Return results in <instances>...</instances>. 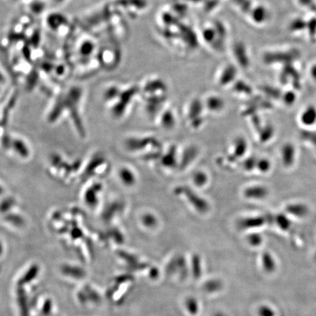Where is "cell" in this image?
<instances>
[{
    "mask_svg": "<svg viewBox=\"0 0 316 316\" xmlns=\"http://www.w3.org/2000/svg\"><path fill=\"white\" fill-rule=\"evenodd\" d=\"M256 164H257V161L255 158L250 157L244 161V166L245 169L249 170V169H252L256 167Z\"/></svg>",
    "mask_w": 316,
    "mask_h": 316,
    "instance_id": "ffe728a7",
    "label": "cell"
},
{
    "mask_svg": "<svg viewBox=\"0 0 316 316\" xmlns=\"http://www.w3.org/2000/svg\"><path fill=\"white\" fill-rule=\"evenodd\" d=\"M184 306L187 311L191 315H197L199 311V302L194 297H188L184 302Z\"/></svg>",
    "mask_w": 316,
    "mask_h": 316,
    "instance_id": "8992f818",
    "label": "cell"
},
{
    "mask_svg": "<svg viewBox=\"0 0 316 316\" xmlns=\"http://www.w3.org/2000/svg\"><path fill=\"white\" fill-rule=\"evenodd\" d=\"M194 181L197 185L202 186L207 182V176L202 172H198L195 174Z\"/></svg>",
    "mask_w": 316,
    "mask_h": 316,
    "instance_id": "9a60e30c",
    "label": "cell"
},
{
    "mask_svg": "<svg viewBox=\"0 0 316 316\" xmlns=\"http://www.w3.org/2000/svg\"><path fill=\"white\" fill-rule=\"evenodd\" d=\"M264 224V217H252V218L244 219L241 222L240 225L242 228L259 227Z\"/></svg>",
    "mask_w": 316,
    "mask_h": 316,
    "instance_id": "52a82bcc",
    "label": "cell"
},
{
    "mask_svg": "<svg viewBox=\"0 0 316 316\" xmlns=\"http://www.w3.org/2000/svg\"><path fill=\"white\" fill-rule=\"evenodd\" d=\"M176 192L177 194H182L185 197L187 198L189 203L196 208L199 212L204 213L207 212L209 209V206L207 201H204L202 198L198 196L196 193L193 192L191 189L186 187H180L176 189Z\"/></svg>",
    "mask_w": 316,
    "mask_h": 316,
    "instance_id": "7a4b0ae2",
    "label": "cell"
},
{
    "mask_svg": "<svg viewBox=\"0 0 316 316\" xmlns=\"http://www.w3.org/2000/svg\"><path fill=\"white\" fill-rule=\"evenodd\" d=\"M201 111V109L200 104L193 105L192 107H191V110H189V116H191V118H193V119H194L195 116L200 114Z\"/></svg>",
    "mask_w": 316,
    "mask_h": 316,
    "instance_id": "d6986e66",
    "label": "cell"
},
{
    "mask_svg": "<svg viewBox=\"0 0 316 316\" xmlns=\"http://www.w3.org/2000/svg\"><path fill=\"white\" fill-rule=\"evenodd\" d=\"M274 134V129L272 126H266L261 133L260 139L262 142H266L272 139Z\"/></svg>",
    "mask_w": 316,
    "mask_h": 316,
    "instance_id": "8fae6325",
    "label": "cell"
},
{
    "mask_svg": "<svg viewBox=\"0 0 316 316\" xmlns=\"http://www.w3.org/2000/svg\"><path fill=\"white\" fill-rule=\"evenodd\" d=\"M285 210L289 215H292L297 218H304L310 213V207L305 203L298 201L288 204Z\"/></svg>",
    "mask_w": 316,
    "mask_h": 316,
    "instance_id": "277c9868",
    "label": "cell"
},
{
    "mask_svg": "<svg viewBox=\"0 0 316 316\" xmlns=\"http://www.w3.org/2000/svg\"><path fill=\"white\" fill-rule=\"evenodd\" d=\"M162 123L165 128H171L174 124V119L171 112H166L162 118Z\"/></svg>",
    "mask_w": 316,
    "mask_h": 316,
    "instance_id": "5bb4252c",
    "label": "cell"
},
{
    "mask_svg": "<svg viewBox=\"0 0 316 316\" xmlns=\"http://www.w3.org/2000/svg\"><path fill=\"white\" fill-rule=\"evenodd\" d=\"M305 23L303 20L301 18H297L294 20L291 24L290 29L293 31H299L302 30V29L305 28Z\"/></svg>",
    "mask_w": 316,
    "mask_h": 316,
    "instance_id": "7c38bea8",
    "label": "cell"
},
{
    "mask_svg": "<svg viewBox=\"0 0 316 316\" xmlns=\"http://www.w3.org/2000/svg\"><path fill=\"white\" fill-rule=\"evenodd\" d=\"M244 194L247 199H251L252 200H262L267 197L269 191L264 186L254 185L246 189Z\"/></svg>",
    "mask_w": 316,
    "mask_h": 316,
    "instance_id": "5b68a950",
    "label": "cell"
},
{
    "mask_svg": "<svg viewBox=\"0 0 316 316\" xmlns=\"http://www.w3.org/2000/svg\"><path fill=\"white\" fill-rule=\"evenodd\" d=\"M299 3L304 7L309 8L316 13V5L314 4V0H299Z\"/></svg>",
    "mask_w": 316,
    "mask_h": 316,
    "instance_id": "44dd1931",
    "label": "cell"
},
{
    "mask_svg": "<svg viewBox=\"0 0 316 316\" xmlns=\"http://www.w3.org/2000/svg\"><path fill=\"white\" fill-rule=\"evenodd\" d=\"M235 154L237 156H242L247 150V143L244 139H237L235 144Z\"/></svg>",
    "mask_w": 316,
    "mask_h": 316,
    "instance_id": "9c48e42d",
    "label": "cell"
},
{
    "mask_svg": "<svg viewBox=\"0 0 316 316\" xmlns=\"http://www.w3.org/2000/svg\"><path fill=\"white\" fill-rule=\"evenodd\" d=\"M248 242L251 245H259L262 243V237L258 234H252L248 237Z\"/></svg>",
    "mask_w": 316,
    "mask_h": 316,
    "instance_id": "ac0fdd59",
    "label": "cell"
},
{
    "mask_svg": "<svg viewBox=\"0 0 316 316\" xmlns=\"http://www.w3.org/2000/svg\"><path fill=\"white\" fill-rule=\"evenodd\" d=\"M174 154H171V153H169L165 157L164 161H163V164L166 166H172L174 163Z\"/></svg>",
    "mask_w": 316,
    "mask_h": 316,
    "instance_id": "7402d4cb",
    "label": "cell"
},
{
    "mask_svg": "<svg viewBox=\"0 0 316 316\" xmlns=\"http://www.w3.org/2000/svg\"><path fill=\"white\" fill-rule=\"evenodd\" d=\"M304 140H306L308 144H311L312 147L316 151V134L310 130H304L302 134Z\"/></svg>",
    "mask_w": 316,
    "mask_h": 316,
    "instance_id": "ba28073f",
    "label": "cell"
},
{
    "mask_svg": "<svg viewBox=\"0 0 316 316\" xmlns=\"http://www.w3.org/2000/svg\"><path fill=\"white\" fill-rule=\"evenodd\" d=\"M280 161L282 166L286 169H291L294 167L297 163V146L292 142H286L282 144L280 151Z\"/></svg>",
    "mask_w": 316,
    "mask_h": 316,
    "instance_id": "6da1fadb",
    "label": "cell"
},
{
    "mask_svg": "<svg viewBox=\"0 0 316 316\" xmlns=\"http://www.w3.org/2000/svg\"><path fill=\"white\" fill-rule=\"evenodd\" d=\"M299 122L305 130H310L316 125V106H307L299 115Z\"/></svg>",
    "mask_w": 316,
    "mask_h": 316,
    "instance_id": "3957f363",
    "label": "cell"
},
{
    "mask_svg": "<svg viewBox=\"0 0 316 316\" xmlns=\"http://www.w3.org/2000/svg\"><path fill=\"white\" fill-rule=\"evenodd\" d=\"M283 101L288 106L294 104L296 101V94L293 91H289V92L286 93Z\"/></svg>",
    "mask_w": 316,
    "mask_h": 316,
    "instance_id": "2e32d148",
    "label": "cell"
},
{
    "mask_svg": "<svg viewBox=\"0 0 316 316\" xmlns=\"http://www.w3.org/2000/svg\"><path fill=\"white\" fill-rule=\"evenodd\" d=\"M256 167L258 168V169H259L261 172L267 173L270 171L271 167H272V164H271V162L269 161V160L264 158V159H261L259 160V161H257Z\"/></svg>",
    "mask_w": 316,
    "mask_h": 316,
    "instance_id": "30bf717a",
    "label": "cell"
},
{
    "mask_svg": "<svg viewBox=\"0 0 316 316\" xmlns=\"http://www.w3.org/2000/svg\"><path fill=\"white\" fill-rule=\"evenodd\" d=\"M208 106L212 110H219L222 108V102L218 99H211L208 103Z\"/></svg>",
    "mask_w": 316,
    "mask_h": 316,
    "instance_id": "e0dca14e",
    "label": "cell"
},
{
    "mask_svg": "<svg viewBox=\"0 0 316 316\" xmlns=\"http://www.w3.org/2000/svg\"><path fill=\"white\" fill-rule=\"evenodd\" d=\"M143 224L148 228H153L157 225V219L150 214H146L142 219Z\"/></svg>",
    "mask_w": 316,
    "mask_h": 316,
    "instance_id": "4fadbf2b",
    "label": "cell"
},
{
    "mask_svg": "<svg viewBox=\"0 0 316 316\" xmlns=\"http://www.w3.org/2000/svg\"><path fill=\"white\" fill-rule=\"evenodd\" d=\"M272 310L266 306H262L259 309V316H272Z\"/></svg>",
    "mask_w": 316,
    "mask_h": 316,
    "instance_id": "603a6c76",
    "label": "cell"
},
{
    "mask_svg": "<svg viewBox=\"0 0 316 316\" xmlns=\"http://www.w3.org/2000/svg\"><path fill=\"white\" fill-rule=\"evenodd\" d=\"M311 77L316 81V66H312L310 71Z\"/></svg>",
    "mask_w": 316,
    "mask_h": 316,
    "instance_id": "cb8c5ba5",
    "label": "cell"
}]
</instances>
